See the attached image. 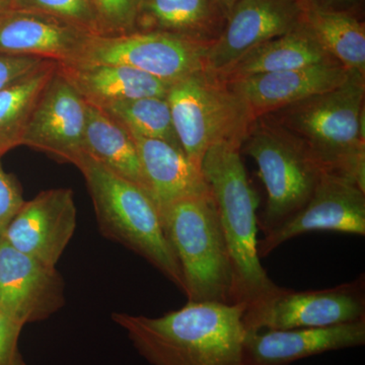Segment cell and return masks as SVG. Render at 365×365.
Instances as JSON below:
<instances>
[{
    "label": "cell",
    "instance_id": "cell-1",
    "mask_svg": "<svg viewBox=\"0 0 365 365\" xmlns=\"http://www.w3.org/2000/svg\"><path fill=\"white\" fill-rule=\"evenodd\" d=\"M247 304L188 302L158 317L113 314L151 365H249L245 350Z\"/></svg>",
    "mask_w": 365,
    "mask_h": 365
},
{
    "label": "cell",
    "instance_id": "cell-2",
    "mask_svg": "<svg viewBox=\"0 0 365 365\" xmlns=\"http://www.w3.org/2000/svg\"><path fill=\"white\" fill-rule=\"evenodd\" d=\"M364 100L365 74L351 71L338 88L262 117L297 138L324 173L365 191Z\"/></svg>",
    "mask_w": 365,
    "mask_h": 365
},
{
    "label": "cell",
    "instance_id": "cell-3",
    "mask_svg": "<svg viewBox=\"0 0 365 365\" xmlns=\"http://www.w3.org/2000/svg\"><path fill=\"white\" fill-rule=\"evenodd\" d=\"M201 170L215 200L234 271L235 302L248 304L280 289L258 254L259 197L247 174L241 151L230 144L209 148Z\"/></svg>",
    "mask_w": 365,
    "mask_h": 365
},
{
    "label": "cell",
    "instance_id": "cell-4",
    "mask_svg": "<svg viewBox=\"0 0 365 365\" xmlns=\"http://www.w3.org/2000/svg\"><path fill=\"white\" fill-rule=\"evenodd\" d=\"M76 167L85 177L103 234L143 257L184 292L179 262L150 194L88 155Z\"/></svg>",
    "mask_w": 365,
    "mask_h": 365
},
{
    "label": "cell",
    "instance_id": "cell-5",
    "mask_svg": "<svg viewBox=\"0 0 365 365\" xmlns=\"http://www.w3.org/2000/svg\"><path fill=\"white\" fill-rule=\"evenodd\" d=\"M162 218L188 302L235 304L232 260L211 193L172 204Z\"/></svg>",
    "mask_w": 365,
    "mask_h": 365
},
{
    "label": "cell",
    "instance_id": "cell-6",
    "mask_svg": "<svg viewBox=\"0 0 365 365\" xmlns=\"http://www.w3.org/2000/svg\"><path fill=\"white\" fill-rule=\"evenodd\" d=\"M165 98L182 151L200 168L216 144L241 150L256 120L227 81L207 69L172 83Z\"/></svg>",
    "mask_w": 365,
    "mask_h": 365
},
{
    "label": "cell",
    "instance_id": "cell-7",
    "mask_svg": "<svg viewBox=\"0 0 365 365\" xmlns=\"http://www.w3.org/2000/svg\"><path fill=\"white\" fill-rule=\"evenodd\" d=\"M253 158L267 191L258 227L268 235L299 212L323 170L302 143L270 120H255L241 146Z\"/></svg>",
    "mask_w": 365,
    "mask_h": 365
},
{
    "label": "cell",
    "instance_id": "cell-8",
    "mask_svg": "<svg viewBox=\"0 0 365 365\" xmlns=\"http://www.w3.org/2000/svg\"><path fill=\"white\" fill-rule=\"evenodd\" d=\"M365 319V277L319 290L295 292L280 287L275 294L248 304L247 331L323 328Z\"/></svg>",
    "mask_w": 365,
    "mask_h": 365
},
{
    "label": "cell",
    "instance_id": "cell-9",
    "mask_svg": "<svg viewBox=\"0 0 365 365\" xmlns=\"http://www.w3.org/2000/svg\"><path fill=\"white\" fill-rule=\"evenodd\" d=\"M208 48L209 45L165 33L93 36L74 63L128 66L172 85L206 69Z\"/></svg>",
    "mask_w": 365,
    "mask_h": 365
},
{
    "label": "cell",
    "instance_id": "cell-10",
    "mask_svg": "<svg viewBox=\"0 0 365 365\" xmlns=\"http://www.w3.org/2000/svg\"><path fill=\"white\" fill-rule=\"evenodd\" d=\"M306 9L302 0H239L209 46L206 69L222 76L255 48L297 29Z\"/></svg>",
    "mask_w": 365,
    "mask_h": 365
},
{
    "label": "cell",
    "instance_id": "cell-11",
    "mask_svg": "<svg viewBox=\"0 0 365 365\" xmlns=\"http://www.w3.org/2000/svg\"><path fill=\"white\" fill-rule=\"evenodd\" d=\"M365 235V191L345 178L323 173L311 198L294 217L258 241L260 258L311 232Z\"/></svg>",
    "mask_w": 365,
    "mask_h": 365
},
{
    "label": "cell",
    "instance_id": "cell-12",
    "mask_svg": "<svg viewBox=\"0 0 365 365\" xmlns=\"http://www.w3.org/2000/svg\"><path fill=\"white\" fill-rule=\"evenodd\" d=\"M86 115L88 104L57 66L34 109L21 145L76 165L88 155Z\"/></svg>",
    "mask_w": 365,
    "mask_h": 365
},
{
    "label": "cell",
    "instance_id": "cell-13",
    "mask_svg": "<svg viewBox=\"0 0 365 365\" xmlns=\"http://www.w3.org/2000/svg\"><path fill=\"white\" fill-rule=\"evenodd\" d=\"M64 304V282L56 268L0 240V313L24 327L49 318Z\"/></svg>",
    "mask_w": 365,
    "mask_h": 365
},
{
    "label": "cell",
    "instance_id": "cell-14",
    "mask_svg": "<svg viewBox=\"0 0 365 365\" xmlns=\"http://www.w3.org/2000/svg\"><path fill=\"white\" fill-rule=\"evenodd\" d=\"M76 225L73 192L67 188L46 190L25 201L7 227L4 239L21 253L56 267Z\"/></svg>",
    "mask_w": 365,
    "mask_h": 365
},
{
    "label": "cell",
    "instance_id": "cell-15",
    "mask_svg": "<svg viewBox=\"0 0 365 365\" xmlns=\"http://www.w3.org/2000/svg\"><path fill=\"white\" fill-rule=\"evenodd\" d=\"M93 36L52 14L13 9L0 19V54L39 57L58 64L74 63Z\"/></svg>",
    "mask_w": 365,
    "mask_h": 365
},
{
    "label": "cell",
    "instance_id": "cell-16",
    "mask_svg": "<svg viewBox=\"0 0 365 365\" xmlns=\"http://www.w3.org/2000/svg\"><path fill=\"white\" fill-rule=\"evenodd\" d=\"M350 72L338 62H328L294 71L244 76L227 83L257 119L338 88Z\"/></svg>",
    "mask_w": 365,
    "mask_h": 365
},
{
    "label": "cell",
    "instance_id": "cell-17",
    "mask_svg": "<svg viewBox=\"0 0 365 365\" xmlns=\"http://www.w3.org/2000/svg\"><path fill=\"white\" fill-rule=\"evenodd\" d=\"M364 343L365 319H362L323 328L247 331L245 350L249 365H288Z\"/></svg>",
    "mask_w": 365,
    "mask_h": 365
},
{
    "label": "cell",
    "instance_id": "cell-18",
    "mask_svg": "<svg viewBox=\"0 0 365 365\" xmlns=\"http://www.w3.org/2000/svg\"><path fill=\"white\" fill-rule=\"evenodd\" d=\"M130 134L138 151L146 188L160 215L178 201L210 194L201 168L191 162L181 148Z\"/></svg>",
    "mask_w": 365,
    "mask_h": 365
},
{
    "label": "cell",
    "instance_id": "cell-19",
    "mask_svg": "<svg viewBox=\"0 0 365 365\" xmlns=\"http://www.w3.org/2000/svg\"><path fill=\"white\" fill-rule=\"evenodd\" d=\"M59 71L86 104L100 108L139 98H165L169 83L150 74L118 64H58Z\"/></svg>",
    "mask_w": 365,
    "mask_h": 365
},
{
    "label": "cell",
    "instance_id": "cell-20",
    "mask_svg": "<svg viewBox=\"0 0 365 365\" xmlns=\"http://www.w3.org/2000/svg\"><path fill=\"white\" fill-rule=\"evenodd\" d=\"M227 18L215 0H144L137 32L170 34L210 46Z\"/></svg>",
    "mask_w": 365,
    "mask_h": 365
},
{
    "label": "cell",
    "instance_id": "cell-21",
    "mask_svg": "<svg viewBox=\"0 0 365 365\" xmlns=\"http://www.w3.org/2000/svg\"><path fill=\"white\" fill-rule=\"evenodd\" d=\"M328 62L337 61L322 48L302 23L292 32L247 53L220 76L225 81H232L255 74L294 71Z\"/></svg>",
    "mask_w": 365,
    "mask_h": 365
},
{
    "label": "cell",
    "instance_id": "cell-22",
    "mask_svg": "<svg viewBox=\"0 0 365 365\" xmlns=\"http://www.w3.org/2000/svg\"><path fill=\"white\" fill-rule=\"evenodd\" d=\"M85 148L88 157L148 192L131 134L104 112L90 105L86 115Z\"/></svg>",
    "mask_w": 365,
    "mask_h": 365
},
{
    "label": "cell",
    "instance_id": "cell-23",
    "mask_svg": "<svg viewBox=\"0 0 365 365\" xmlns=\"http://www.w3.org/2000/svg\"><path fill=\"white\" fill-rule=\"evenodd\" d=\"M302 23L338 63L348 71L365 74V24L361 16L306 9Z\"/></svg>",
    "mask_w": 365,
    "mask_h": 365
},
{
    "label": "cell",
    "instance_id": "cell-24",
    "mask_svg": "<svg viewBox=\"0 0 365 365\" xmlns=\"http://www.w3.org/2000/svg\"><path fill=\"white\" fill-rule=\"evenodd\" d=\"M57 66V62L49 60L37 71L0 90V158L21 145L34 109Z\"/></svg>",
    "mask_w": 365,
    "mask_h": 365
},
{
    "label": "cell",
    "instance_id": "cell-25",
    "mask_svg": "<svg viewBox=\"0 0 365 365\" xmlns=\"http://www.w3.org/2000/svg\"><path fill=\"white\" fill-rule=\"evenodd\" d=\"M98 110L124 127L129 133L165 141L182 150L165 98L120 101Z\"/></svg>",
    "mask_w": 365,
    "mask_h": 365
},
{
    "label": "cell",
    "instance_id": "cell-26",
    "mask_svg": "<svg viewBox=\"0 0 365 365\" xmlns=\"http://www.w3.org/2000/svg\"><path fill=\"white\" fill-rule=\"evenodd\" d=\"M14 9H30L52 14L102 36L100 21L91 0H14Z\"/></svg>",
    "mask_w": 365,
    "mask_h": 365
},
{
    "label": "cell",
    "instance_id": "cell-27",
    "mask_svg": "<svg viewBox=\"0 0 365 365\" xmlns=\"http://www.w3.org/2000/svg\"><path fill=\"white\" fill-rule=\"evenodd\" d=\"M144 0H91L100 21L102 36L137 32Z\"/></svg>",
    "mask_w": 365,
    "mask_h": 365
},
{
    "label": "cell",
    "instance_id": "cell-28",
    "mask_svg": "<svg viewBox=\"0 0 365 365\" xmlns=\"http://www.w3.org/2000/svg\"><path fill=\"white\" fill-rule=\"evenodd\" d=\"M24 203L20 184L4 170L0 158V240Z\"/></svg>",
    "mask_w": 365,
    "mask_h": 365
},
{
    "label": "cell",
    "instance_id": "cell-29",
    "mask_svg": "<svg viewBox=\"0 0 365 365\" xmlns=\"http://www.w3.org/2000/svg\"><path fill=\"white\" fill-rule=\"evenodd\" d=\"M47 61L39 57L0 54V90L37 71Z\"/></svg>",
    "mask_w": 365,
    "mask_h": 365
},
{
    "label": "cell",
    "instance_id": "cell-30",
    "mask_svg": "<svg viewBox=\"0 0 365 365\" xmlns=\"http://www.w3.org/2000/svg\"><path fill=\"white\" fill-rule=\"evenodd\" d=\"M23 328L0 313V365H26L19 349Z\"/></svg>",
    "mask_w": 365,
    "mask_h": 365
},
{
    "label": "cell",
    "instance_id": "cell-31",
    "mask_svg": "<svg viewBox=\"0 0 365 365\" xmlns=\"http://www.w3.org/2000/svg\"><path fill=\"white\" fill-rule=\"evenodd\" d=\"M307 9L319 11H344L361 16L364 0H302Z\"/></svg>",
    "mask_w": 365,
    "mask_h": 365
},
{
    "label": "cell",
    "instance_id": "cell-32",
    "mask_svg": "<svg viewBox=\"0 0 365 365\" xmlns=\"http://www.w3.org/2000/svg\"><path fill=\"white\" fill-rule=\"evenodd\" d=\"M237 1H239V0H215L216 4L220 6V9H222L225 14H227V16L228 13H230V9L234 7L235 4H237Z\"/></svg>",
    "mask_w": 365,
    "mask_h": 365
},
{
    "label": "cell",
    "instance_id": "cell-33",
    "mask_svg": "<svg viewBox=\"0 0 365 365\" xmlns=\"http://www.w3.org/2000/svg\"><path fill=\"white\" fill-rule=\"evenodd\" d=\"M14 0H0V19L14 9Z\"/></svg>",
    "mask_w": 365,
    "mask_h": 365
}]
</instances>
